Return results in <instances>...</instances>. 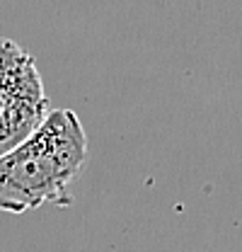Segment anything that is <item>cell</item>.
<instances>
[{
    "mask_svg": "<svg viewBox=\"0 0 242 252\" xmlns=\"http://www.w3.org/2000/svg\"><path fill=\"white\" fill-rule=\"evenodd\" d=\"M88 158V136L73 109H54L41 128L0 158V211L27 214L73 204L70 185Z\"/></svg>",
    "mask_w": 242,
    "mask_h": 252,
    "instance_id": "cell-1",
    "label": "cell"
},
{
    "mask_svg": "<svg viewBox=\"0 0 242 252\" xmlns=\"http://www.w3.org/2000/svg\"><path fill=\"white\" fill-rule=\"evenodd\" d=\"M49 114V94L34 56L12 39H0V158L36 133Z\"/></svg>",
    "mask_w": 242,
    "mask_h": 252,
    "instance_id": "cell-2",
    "label": "cell"
}]
</instances>
